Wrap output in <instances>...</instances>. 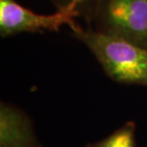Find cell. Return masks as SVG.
I'll return each mask as SVG.
<instances>
[{"label":"cell","mask_w":147,"mask_h":147,"mask_svg":"<svg viewBox=\"0 0 147 147\" xmlns=\"http://www.w3.org/2000/svg\"><path fill=\"white\" fill-rule=\"evenodd\" d=\"M74 34L95 55L112 80L147 87L146 48L101 31L79 28Z\"/></svg>","instance_id":"6da1fadb"},{"label":"cell","mask_w":147,"mask_h":147,"mask_svg":"<svg viewBox=\"0 0 147 147\" xmlns=\"http://www.w3.org/2000/svg\"><path fill=\"white\" fill-rule=\"evenodd\" d=\"M87 1H89V0H53V2L57 6V9H62L64 7H67V6H69L70 4L75 2H78L81 5Z\"/></svg>","instance_id":"8992f818"},{"label":"cell","mask_w":147,"mask_h":147,"mask_svg":"<svg viewBox=\"0 0 147 147\" xmlns=\"http://www.w3.org/2000/svg\"><path fill=\"white\" fill-rule=\"evenodd\" d=\"M79 6V3L75 2L57 9L54 13L40 14L23 7L16 0H0V34L7 37L21 33L58 32L65 25L75 32L79 29L76 24Z\"/></svg>","instance_id":"7a4b0ae2"},{"label":"cell","mask_w":147,"mask_h":147,"mask_svg":"<svg viewBox=\"0 0 147 147\" xmlns=\"http://www.w3.org/2000/svg\"><path fill=\"white\" fill-rule=\"evenodd\" d=\"M96 14L98 31L147 49V0H100Z\"/></svg>","instance_id":"3957f363"},{"label":"cell","mask_w":147,"mask_h":147,"mask_svg":"<svg viewBox=\"0 0 147 147\" xmlns=\"http://www.w3.org/2000/svg\"><path fill=\"white\" fill-rule=\"evenodd\" d=\"M85 147H138L136 142V123L127 121L114 133Z\"/></svg>","instance_id":"5b68a950"},{"label":"cell","mask_w":147,"mask_h":147,"mask_svg":"<svg viewBox=\"0 0 147 147\" xmlns=\"http://www.w3.org/2000/svg\"><path fill=\"white\" fill-rule=\"evenodd\" d=\"M0 147H43L27 113L4 101L0 103Z\"/></svg>","instance_id":"277c9868"}]
</instances>
